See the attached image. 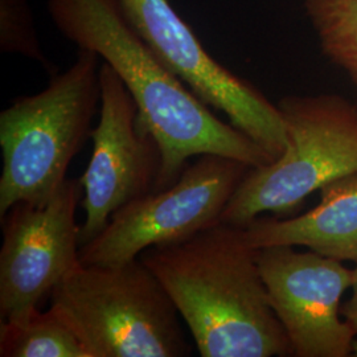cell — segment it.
<instances>
[{"mask_svg": "<svg viewBox=\"0 0 357 357\" xmlns=\"http://www.w3.org/2000/svg\"><path fill=\"white\" fill-rule=\"evenodd\" d=\"M57 29L78 50H88L110 65L138 106L162 150L155 191L171 185L193 158L220 155L249 167L271 156L231 123L213 114L143 43L118 0H48Z\"/></svg>", "mask_w": 357, "mask_h": 357, "instance_id": "6da1fadb", "label": "cell"}, {"mask_svg": "<svg viewBox=\"0 0 357 357\" xmlns=\"http://www.w3.org/2000/svg\"><path fill=\"white\" fill-rule=\"evenodd\" d=\"M160 281L203 357H284L289 337L270 303L258 250L243 227L218 222L139 255Z\"/></svg>", "mask_w": 357, "mask_h": 357, "instance_id": "7a4b0ae2", "label": "cell"}, {"mask_svg": "<svg viewBox=\"0 0 357 357\" xmlns=\"http://www.w3.org/2000/svg\"><path fill=\"white\" fill-rule=\"evenodd\" d=\"M97 53L78 50L75 63L48 86L23 96L0 114V218L19 203L47 204L91 135L101 101Z\"/></svg>", "mask_w": 357, "mask_h": 357, "instance_id": "3957f363", "label": "cell"}, {"mask_svg": "<svg viewBox=\"0 0 357 357\" xmlns=\"http://www.w3.org/2000/svg\"><path fill=\"white\" fill-rule=\"evenodd\" d=\"M50 298L90 357L191 355L178 308L141 258L118 265L79 264Z\"/></svg>", "mask_w": 357, "mask_h": 357, "instance_id": "277c9868", "label": "cell"}, {"mask_svg": "<svg viewBox=\"0 0 357 357\" xmlns=\"http://www.w3.org/2000/svg\"><path fill=\"white\" fill-rule=\"evenodd\" d=\"M289 146L264 166L249 167L221 217L245 227L266 213H293L333 180L357 172V103L339 94L287 96L278 102Z\"/></svg>", "mask_w": 357, "mask_h": 357, "instance_id": "5b68a950", "label": "cell"}, {"mask_svg": "<svg viewBox=\"0 0 357 357\" xmlns=\"http://www.w3.org/2000/svg\"><path fill=\"white\" fill-rule=\"evenodd\" d=\"M249 166L220 155H200L171 185L118 209L79 248L84 265H118L158 245L178 243L218 222Z\"/></svg>", "mask_w": 357, "mask_h": 357, "instance_id": "8992f818", "label": "cell"}, {"mask_svg": "<svg viewBox=\"0 0 357 357\" xmlns=\"http://www.w3.org/2000/svg\"><path fill=\"white\" fill-rule=\"evenodd\" d=\"M150 51L209 107L277 160L289 146L278 105L213 59L168 0H118Z\"/></svg>", "mask_w": 357, "mask_h": 357, "instance_id": "52a82bcc", "label": "cell"}, {"mask_svg": "<svg viewBox=\"0 0 357 357\" xmlns=\"http://www.w3.org/2000/svg\"><path fill=\"white\" fill-rule=\"evenodd\" d=\"M100 121L91 131L93 153L79 183L85 221L79 243H89L118 209L155 191L162 150L114 69L100 68Z\"/></svg>", "mask_w": 357, "mask_h": 357, "instance_id": "ba28073f", "label": "cell"}, {"mask_svg": "<svg viewBox=\"0 0 357 357\" xmlns=\"http://www.w3.org/2000/svg\"><path fill=\"white\" fill-rule=\"evenodd\" d=\"M82 193L79 178H68L47 204L19 203L0 218V321L38 307L81 264L76 212Z\"/></svg>", "mask_w": 357, "mask_h": 357, "instance_id": "9c48e42d", "label": "cell"}, {"mask_svg": "<svg viewBox=\"0 0 357 357\" xmlns=\"http://www.w3.org/2000/svg\"><path fill=\"white\" fill-rule=\"evenodd\" d=\"M270 303L291 345L293 356L348 357L356 332L342 317V298L354 268L312 250L273 246L258 250Z\"/></svg>", "mask_w": 357, "mask_h": 357, "instance_id": "30bf717a", "label": "cell"}, {"mask_svg": "<svg viewBox=\"0 0 357 357\" xmlns=\"http://www.w3.org/2000/svg\"><path fill=\"white\" fill-rule=\"evenodd\" d=\"M319 204L290 218L255 217L243 227L255 249L305 246L340 262L357 264V172L333 180L319 190Z\"/></svg>", "mask_w": 357, "mask_h": 357, "instance_id": "8fae6325", "label": "cell"}, {"mask_svg": "<svg viewBox=\"0 0 357 357\" xmlns=\"http://www.w3.org/2000/svg\"><path fill=\"white\" fill-rule=\"evenodd\" d=\"M1 357H90L86 347L52 307L0 321Z\"/></svg>", "mask_w": 357, "mask_h": 357, "instance_id": "7c38bea8", "label": "cell"}, {"mask_svg": "<svg viewBox=\"0 0 357 357\" xmlns=\"http://www.w3.org/2000/svg\"><path fill=\"white\" fill-rule=\"evenodd\" d=\"M324 56L357 88V0H305Z\"/></svg>", "mask_w": 357, "mask_h": 357, "instance_id": "4fadbf2b", "label": "cell"}, {"mask_svg": "<svg viewBox=\"0 0 357 357\" xmlns=\"http://www.w3.org/2000/svg\"><path fill=\"white\" fill-rule=\"evenodd\" d=\"M0 48L20 54L51 70L38 41L32 10L26 0H0Z\"/></svg>", "mask_w": 357, "mask_h": 357, "instance_id": "5bb4252c", "label": "cell"}, {"mask_svg": "<svg viewBox=\"0 0 357 357\" xmlns=\"http://www.w3.org/2000/svg\"><path fill=\"white\" fill-rule=\"evenodd\" d=\"M351 290L352 294L349 301L342 307V315L357 335V264L356 268H354V281H352Z\"/></svg>", "mask_w": 357, "mask_h": 357, "instance_id": "9a60e30c", "label": "cell"}, {"mask_svg": "<svg viewBox=\"0 0 357 357\" xmlns=\"http://www.w3.org/2000/svg\"><path fill=\"white\" fill-rule=\"evenodd\" d=\"M354 355L357 356V340H355V344H354Z\"/></svg>", "mask_w": 357, "mask_h": 357, "instance_id": "2e32d148", "label": "cell"}]
</instances>
